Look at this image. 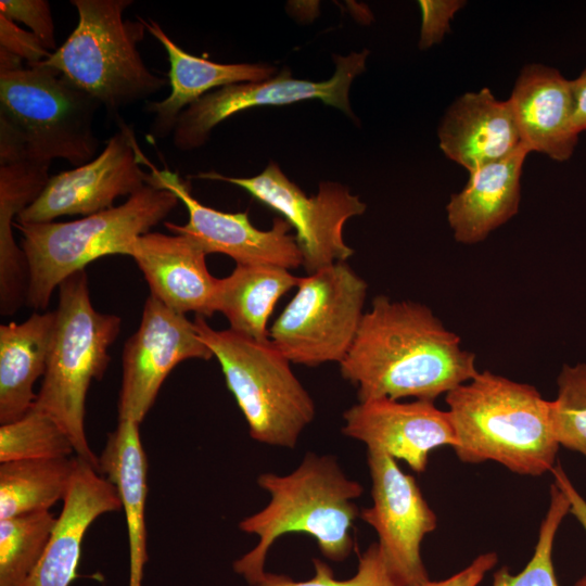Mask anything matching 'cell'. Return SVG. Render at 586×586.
Listing matches in <instances>:
<instances>
[{
    "label": "cell",
    "mask_w": 586,
    "mask_h": 586,
    "mask_svg": "<svg viewBox=\"0 0 586 586\" xmlns=\"http://www.w3.org/2000/svg\"><path fill=\"white\" fill-rule=\"evenodd\" d=\"M358 400L405 397L435 400L479 371L475 354L425 305L378 295L364 314L340 362Z\"/></svg>",
    "instance_id": "1"
},
{
    "label": "cell",
    "mask_w": 586,
    "mask_h": 586,
    "mask_svg": "<svg viewBox=\"0 0 586 586\" xmlns=\"http://www.w3.org/2000/svg\"><path fill=\"white\" fill-rule=\"evenodd\" d=\"M259 487L270 494L260 511L244 518L239 528L259 537L257 545L233 562V570L247 585L259 581L272 544L288 533H305L315 538L329 560L341 562L354 548L353 524L359 515L355 499L364 488L349 480L331 456L308 453L290 474L264 473Z\"/></svg>",
    "instance_id": "2"
},
{
    "label": "cell",
    "mask_w": 586,
    "mask_h": 586,
    "mask_svg": "<svg viewBox=\"0 0 586 586\" xmlns=\"http://www.w3.org/2000/svg\"><path fill=\"white\" fill-rule=\"evenodd\" d=\"M445 400L456 434L453 448L461 461L492 460L531 476L556 466L560 445L550 400L533 385L485 370L448 392Z\"/></svg>",
    "instance_id": "3"
},
{
    "label": "cell",
    "mask_w": 586,
    "mask_h": 586,
    "mask_svg": "<svg viewBox=\"0 0 586 586\" xmlns=\"http://www.w3.org/2000/svg\"><path fill=\"white\" fill-rule=\"evenodd\" d=\"M54 311L47 368L33 406L64 430L77 457L99 469V458L86 436V397L91 382L101 380L110 365L109 349L120 332L122 319L93 307L85 270L59 285Z\"/></svg>",
    "instance_id": "4"
},
{
    "label": "cell",
    "mask_w": 586,
    "mask_h": 586,
    "mask_svg": "<svg viewBox=\"0 0 586 586\" xmlns=\"http://www.w3.org/2000/svg\"><path fill=\"white\" fill-rule=\"evenodd\" d=\"M178 202L171 191L146 184L123 204L80 219L14 222L28 264L27 306L46 311L66 278L98 258L128 255L132 242L163 221Z\"/></svg>",
    "instance_id": "5"
},
{
    "label": "cell",
    "mask_w": 586,
    "mask_h": 586,
    "mask_svg": "<svg viewBox=\"0 0 586 586\" xmlns=\"http://www.w3.org/2000/svg\"><path fill=\"white\" fill-rule=\"evenodd\" d=\"M99 106L56 69L27 65L0 49V133L29 157L48 164L63 158L76 167L91 161L99 145L93 130Z\"/></svg>",
    "instance_id": "6"
},
{
    "label": "cell",
    "mask_w": 586,
    "mask_h": 586,
    "mask_svg": "<svg viewBox=\"0 0 586 586\" xmlns=\"http://www.w3.org/2000/svg\"><path fill=\"white\" fill-rule=\"evenodd\" d=\"M78 23L65 42L40 62L88 93L111 116L163 89L168 80L144 64L138 43L146 30L123 12L131 0H73Z\"/></svg>",
    "instance_id": "7"
},
{
    "label": "cell",
    "mask_w": 586,
    "mask_h": 586,
    "mask_svg": "<svg viewBox=\"0 0 586 586\" xmlns=\"http://www.w3.org/2000/svg\"><path fill=\"white\" fill-rule=\"evenodd\" d=\"M195 330L218 360L251 437L293 448L315 417L314 402L293 373L290 360L271 343L230 329L215 330L195 316Z\"/></svg>",
    "instance_id": "8"
},
{
    "label": "cell",
    "mask_w": 586,
    "mask_h": 586,
    "mask_svg": "<svg viewBox=\"0 0 586 586\" xmlns=\"http://www.w3.org/2000/svg\"><path fill=\"white\" fill-rule=\"evenodd\" d=\"M297 291L269 329L290 362H341L364 316L367 283L345 262L301 277Z\"/></svg>",
    "instance_id": "9"
},
{
    "label": "cell",
    "mask_w": 586,
    "mask_h": 586,
    "mask_svg": "<svg viewBox=\"0 0 586 586\" xmlns=\"http://www.w3.org/2000/svg\"><path fill=\"white\" fill-rule=\"evenodd\" d=\"M198 178L235 184L280 213L296 230L307 275L346 262L354 254L344 241L343 228L351 217L364 214L366 204L340 183L321 182L318 193L307 196L273 162L254 177H227L209 171L199 174Z\"/></svg>",
    "instance_id": "10"
},
{
    "label": "cell",
    "mask_w": 586,
    "mask_h": 586,
    "mask_svg": "<svg viewBox=\"0 0 586 586\" xmlns=\"http://www.w3.org/2000/svg\"><path fill=\"white\" fill-rule=\"evenodd\" d=\"M138 160L150 168L146 183L171 191L187 208L186 225L166 221L165 227L188 238L206 255L222 253L237 265H269L285 269L303 266V255L291 225L275 218L269 230L255 228L247 212L226 213L200 203L190 192V184L168 168H156L138 148Z\"/></svg>",
    "instance_id": "11"
},
{
    "label": "cell",
    "mask_w": 586,
    "mask_h": 586,
    "mask_svg": "<svg viewBox=\"0 0 586 586\" xmlns=\"http://www.w3.org/2000/svg\"><path fill=\"white\" fill-rule=\"evenodd\" d=\"M368 50L336 55L335 72L324 81L295 79L289 69L259 82L229 85L208 92L178 117L174 144L182 151L202 146L214 127L232 115L262 105H284L318 99L353 116L348 91L354 78L365 71Z\"/></svg>",
    "instance_id": "12"
},
{
    "label": "cell",
    "mask_w": 586,
    "mask_h": 586,
    "mask_svg": "<svg viewBox=\"0 0 586 586\" xmlns=\"http://www.w3.org/2000/svg\"><path fill=\"white\" fill-rule=\"evenodd\" d=\"M373 504L359 517L378 536L386 568L398 586H419L429 581L420 547L436 527L437 519L416 479L404 473L391 456L368 450Z\"/></svg>",
    "instance_id": "13"
},
{
    "label": "cell",
    "mask_w": 586,
    "mask_h": 586,
    "mask_svg": "<svg viewBox=\"0 0 586 586\" xmlns=\"http://www.w3.org/2000/svg\"><path fill=\"white\" fill-rule=\"evenodd\" d=\"M212 357L193 321L150 295L144 302L137 331L123 348L118 420L140 424L177 365L188 359L208 360Z\"/></svg>",
    "instance_id": "14"
},
{
    "label": "cell",
    "mask_w": 586,
    "mask_h": 586,
    "mask_svg": "<svg viewBox=\"0 0 586 586\" xmlns=\"http://www.w3.org/2000/svg\"><path fill=\"white\" fill-rule=\"evenodd\" d=\"M132 129L119 123L102 152L71 170L51 176L39 196L18 216L21 224L51 222L61 216H89L144 188L148 173L138 160Z\"/></svg>",
    "instance_id": "15"
},
{
    "label": "cell",
    "mask_w": 586,
    "mask_h": 586,
    "mask_svg": "<svg viewBox=\"0 0 586 586\" xmlns=\"http://www.w3.org/2000/svg\"><path fill=\"white\" fill-rule=\"evenodd\" d=\"M343 419L344 435L365 443L368 450L405 461L419 473L425 471L431 450L456 445L448 410L438 409L433 400L367 399L348 408Z\"/></svg>",
    "instance_id": "16"
},
{
    "label": "cell",
    "mask_w": 586,
    "mask_h": 586,
    "mask_svg": "<svg viewBox=\"0 0 586 586\" xmlns=\"http://www.w3.org/2000/svg\"><path fill=\"white\" fill-rule=\"evenodd\" d=\"M122 508L115 485L90 462L76 457L69 487L49 543L20 586H69L76 576L89 526L102 514Z\"/></svg>",
    "instance_id": "17"
},
{
    "label": "cell",
    "mask_w": 586,
    "mask_h": 586,
    "mask_svg": "<svg viewBox=\"0 0 586 586\" xmlns=\"http://www.w3.org/2000/svg\"><path fill=\"white\" fill-rule=\"evenodd\" d=\"M151 294L168 308L204 318L215 314L217 278L207 269L206 254L180 234L148 232L130 245L129 254Z\"/></svg>",
    "instance_id": "18"
},
{
    "label": "cell",
    "mask_w": 586,
    "mask_h": 586,
    "mask_svg": "<svg viewBox=\"0 0 586 586\" xmlns=\"http://www.w3.org/2000/svg\"><path fill=\"white\" fill-rule=\"evenodd\" d=\"M508 101L530 152L558 162L571 157L579 135L574 122L571 80L556 68L530 64L521 71Z\"/></svg>",
    "instance_id": "19"
},
{
    "label": "cell",
    "mask_w": 586,
    "mask_h": 586,
    "mask_svg": "<svg viewBox=\"0 0 586 586\" xmlns=\"http://www.w3.org/2000/svg\"><path fill=\"white\" fill-rule=\"evenodd\" d=\"M50 164L29 157L12 139L0 136V314L27 305L26 255L13 238V218L28 207L49 180Z\"/></svg>",
    "instance_id": "20"
},
{
    "label": "cell",
    "mask_w": 586,
    "mask_h": 586,
    "mask_svg": "<svg viewBox=\"0 0 586 586\" xmlns=\"http://www.w3.org/2000/svg\"><path fill=\"white\" fill-rule=\"evenodd\" d=\"M438 138L444 154L469 173L525 146L509 101L496 99L487 88L453 103Z\"/></svg>",
    "instance_id": "21"
},
{
    "label": "cell",
    "mask_w": 586,
    "mask_h": 586,
    "mask_svg": "<svg viewBox=\"0 0 586 586\" xmlns=\"http://www.w3.org/2000/svg\"><path fill=\"white\" fill-rule=\"evenodd\" d=\"M145 29L164 47L168 62L170 92L162 101H149L145 110L155 115L151 136L165 138L174 131L179 115L207 91L234 84L271 78L276 68L265 64H221L192 55L176 44L153 20L141 18Z\"/></svg>",
    "instance_id": "22"
},
{
    "label": "cell",
    "mask_w": 586,
    "mask_h": 586,
    "mask_svg": "<svg viewBox=\"0 0 586 586\" xmlns=\"http://www.w3.org/2000/svg\"><path fill=\"white\" fill-rule=\"evenodd\" d=\"M530 153L521 146L508 156L469 173L466 187L453 194L447 219L457 242L475 244L511 219L519 211L521 174Z\"/></svg>",
    "instance_id": "23"
},
{
    "label": "cell",
    "mask_w": 586,
    "mask_h": 586,
    "mask_svg": "<svg viewBox=\"0 0 586 586\" xmlns=\"http://www.w3.org/2000/svg\"><path fill=\"white\" fill-rule=\"evenodd\" d=\"M138 423L118 420L99 457V472L120 496L126 515L129 576L128 586H142L146 553L145 500L148 463Z\"/></svg>",
    "instance_id": "24"
},
{
    "label": "cell",
    "mask_w": 586,
    "mask_h": 586,
    "mask_svg": "<svg viewBox=\"0 0 586 586\" xmlns=\"http://www.w3.org/2000/svg\"><path fill=\"white\" fill-rule=\"evenodd\" d=\"M55 311H34L23 322L0 326V423L22 418L33 407L34 385L43 377Z\"/></svg>",
    "instance_id": "25"
},
{
    "label": "cell",
    "mask_w": 586,
    "mask_h": 586,
    "mask_svg": "<svg viewBox=\"0 0 586 586\" xmlns=\"http://www.w3.org/2000/svg\"><path fill=\"white\" fill-rule=\"evenodd\" d=\"M300 277L269 265H237L217 280L214 309L230 330L257 341H269L268 320L281 296L297 286Z\"/></svg>",
    "instance_id": "26"
},
{
    "label": "cell",
    "mask_w": 586,
    "mask_h": 586,
    "mask_svg": "<svg viewBox=\"0 0 586 586\" xmlns=\"http://www.w3.org/2000/svg\"><path fill=\"white\" fill-rule=\"evenodd\" d=\"M76 458H41L0 464V520L49 510L63 500Z\"/></svg>",
    "instance_id": "27"
},
{
    "label": "cell",
    "mask_w": 586,
    "mask_h": 586,
    "mask_svg": "<svg viewBox=\"0 0 586 586\" xmlns=\"http://www.w3.org/2000/svg\"><path fill=\"white\" fill-rule=\"evenodd\" d=\"M56 518L49 510L0 520V586H20L41 558Z\"/></svg>",
    "instance_id": "28"
},
{
    "label": "cell",
    "mask_w": 586,
    "mask_h": 586,
    "mask_svg": "<svg viewBox=\"0 0 586 586\" xmlns=\"http://www.w3.org/2000/svg\"><path fill=\"white\" fill-rule=\"evenodd\" d=\"M75 453L64 430L34 406L22 418L0 426V462L68 457Z\"/></svg>",
    "instance_id": "29"
},
{
    "label": "cell",
    "mask_w": 586,
    "mask_h": 586,
    "mask_svg": "<svg viewBox=\"0 0 586 586\" xmlns=\"http://www.w3.org/2000/svg\"><path fill=\"white\" fill-rule=\"evenodd\" d=\"M569 512L568 497L552 483L549 507L539 526L531 560L515 575L507 566L500 568L493 575L492 586H559L552 563V549L558 528Z\"/></svg>",
    "instance_id": "30"
},
{
    "label": "cell",
    "mask_w": 586,
    "mask_h": 586,
    "mask_svg": "<svg viewBox=\"0 0 586 586\" xmlns=\"http://www.w3.org/2000/svg\"><path fill=\"white\" fill-rule=\"evenodd\" d=\"M550 400L553 433L560 446L586 457V364L564 365Z\"/></svg>",
    "instance_id": "31"
},
{
    "label": "cell",
    "mask_w": 586,
    "mask_h": 586,
    "mask_svg": "<svg viewBox=\"0 0 586 586\" xmlns=\"http://www.w3.org/2000/svg\"><path fill=\"white\" fill-rule=\"evenodd\" d=\"M315 574L305 581H295L283 574L266 572L256 583L247 586H398L386 568L378 543H372L358 555L356 574L347 579H337L329 564L313 559Z\"/></svg>",
    "instance_id": "32"
},
{
    "label": "cell",
    "mask_w": 586,
    "mask_h": 586,
    "mask_svg": "<svg viewBox=\"0 0 586 586\" xmlns=\"http://www.w3.org/2000/svg\"><path fill=\"white\" fill-rule=\"evenodd\" d=\"M0 15L21 22L31 29L43 46L55 51L54 25L50 4L46 0H1Z\"/></svg>",
    "instance_id": "33"
},
{
    "label": "cell",
    "mask_w": 586,
    "mask_h": 586,
    "mask_svg": "<svg viewBox=\"0 0 586 586\" xmlns=\"http://www.w3.org/2000/svg\"><path fill=\"white\" fill-rule=\"evenodd\" d=\"M0 49L20 58L27 65L40 63L52 53L35 34L22 29L3 15H0Z\"/></svg>",
    "instance_id": "34"
},
{
    "label": "cell",
    "mask_w": 586,
    "mask_h": 586,
    "mask_svg": "<svg viewBox=\"0 0 586 586\" xmlns=\"http://www.w3.org/2000/svg\"><path fill=\"white\" fill-rule=\"evenodd\" d=\"M422 12L420 48L426 49L440 42L450 29L455 13L464 5V1H419Z\"/></svg>",
    "instance_id": "35"
},
{
    "label": "cell",
    "mask_w": 586,
    "mask_h": 586,
    "mask_svg": "<svg viewBox=\"0 0 586 586\" xmlns=\"http://www.w3.org/2000/svg\"><path fill=\"white\" fill-rule=\"evenodd\" d=\"M496 552L477 556L469 565L456 574L441 581H426L419 586H477L487 572L497 563Z\"/></svg>",
    "instance_id": "36"
},
{
    "label": "cell",
    "mask_w": 586,
    "mask_h": 586,
    "mask_svg": "<svg viewBox=\"0 0 586 586\" xmlns=\"http://www.w3.org/2000/svg\"><path fill=\"white\" fill-rule=\"evenodd\" d=\"M551 473L553 475V483L570 501V512L577 519L586 532V500L576 491L560 463H556ZM574 586H586V575L579 578Z\"/></svg>",
    "instance_id": "37"
},
{
    "label": "cell",
    "mask_w": 586,
    "mask_h": 586,
    "mask_svg": "<svg viewBox=\"0 0 586 586\" xmlns=\"http://www.w3.org/2000/svg\"><path fill=\"white\" fill-rule=\"evenodd\" d=\"M574 101V122L578 132L586 130V68L571 80Z\"/></svg>",
    "instance_id": "38"
}]
</instances>
